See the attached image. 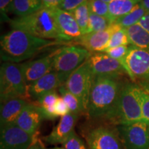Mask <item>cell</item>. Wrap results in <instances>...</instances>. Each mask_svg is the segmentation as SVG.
Here are the masks:
<instances>
[{
	"label": "cell",
	"instance_id": "8fae6325",
	"mask_svg": "<svg viewBox=\"0 0 149 149\" xmlns=\"http://www.w3.org/2000/svg\"><path fill=\"white\" fill-rule=\"evenodd\" d=\"M35 139L15 124L1 128L0 149H29Z\"/></svg>",
	"mask_w": 149,
	"mask_h": 149
},
{
	"label": "cell",
	"instance_id": "f546056e",
	"mask_svg": "<svg viewBox=\"0 0 149 149\" xmlns=\"http://www.w3.org/2000/svg\"><path fill=\"white\" fill-rule=\"evenodd\" d=\"M130 48V46H117V47L110 48V49L107 50V51L103 52V53H106L108 54L110 57L120 61L126 70L125 59L126 56L128 55V52H129Z\"/></svg>",
	"mask_w": 149,
	"mask_h": 149
},
{
	"label": "cell",
	"instance_id": "d4e9b609",
	"mask_svg": "<svg viewBox=\"0 0 149 149\" xmlns=\"http://www.w3.org/2000/svg\"><path fill=\"white\" fill-rule=\"evenodd\" d=\"M59 92L65 103L68 106L70 113L79 115L82 113H85L82 106L77 97L66 89L64 85H61L59 88Z\"/></svg>",
	"mask_w": 149,
	"mask_h": 149
},
{
	"label": "cell",
	"instance_id": "52a82bcc",
	"mask_svg": "<svg viewBox=\"0 0 149 149\" xmlns=\"http://www.w3.org/2000/svg\"><path fill=\"white\" fill-rule=\"evenodd\" d=\"M93 78L90 67L85 61L72 72L64 84L67 90L77 97L85 112H87Z\"/></svg>",
	"mask_w": 149,
	"mask_h": 149
},
{
	"label": "cell",
	"instance_id": "7a4b0ae2",
	"mask_svg": "<svg viewBox=\"0 0 149 149\" xmlns=\"http://www.w3.org/2000/svg\"><path fill=\"white\" fill-rule=\"evenodd\" d=\"M54 44L53 41L39 38L22 30L13 29L1 37V58L4 62H21Z\"/></svg>",
	"mask_w": 149,
	"mask_h": 149
},
{
	"label": "cell",
	"instance_id": "ffe728a7",
	"mask_svg": "<svg viewBox=\"0 0 149 149\" xmlns=\"http://www.w3.org/2000/svg\"><path fill=\"white\" fill-rule=\"evenodd\" d=\"M126 30L130 45L149 51V32L139 24L132 26Z\"/></svg>",
	"mask_w": 149,
	"mask_h": 149
},
{
	"label": "cell",
	"instance_id": "44dd1931",
	"mask_svg": "<svg viewBox=\"0 0 149 149\" xmlns=\"http://www.w3.org/2000/svg\"><path fill=\"white\" fill-rule=\"evenodd\" d=\"M141 0H113L109 3L110 20L113 23L133 9Z\"/></svg>",
	"mask_w": 149,
	"mask_h": 149
},
{
	"label": "cell",
	"instance_id": "836d02e7",
	"mask_svg": "<svg viewBox=\"0 0 149 149\" xmlns=\"http://www.w3.org/2000/svg\"><path fill=\"white\" fill-rule=\"evenodd\" d=\"M55 115L56 117H63L64 115L70 113L69 109H68V106L66 105V104L65 103L62 97L60 96L59 98L57 100V103L55 104Z\"/></svg>",
	"mask_w": 149,
	"mask_h": 149
},
{
	"label": "cell",
	"instance_id": "83f0119b",
	"mask_svg": "<svg viewBox=\"0 0 149 149\" xmlns=\"http://www.w3.org/2000/svg\"><path fill=\"white\" fill-rule=\"evenodd\" d=\"M129 44L130 41L126 30V29L122 28V29L117 30L112 35L105 51L110 48L120 46H129Z\"/></svg>",
	"mask_w": 149,
	"mask_h": 149
},
{
	"label": "cell",
	"instance_id": "30bf717a",
	"mask_svg": "<svg viewBox=\"0 0 149 149\" xmlns=\"http://www.w3.org/2000/svg\"><path fill=\"white\" fill-rule=\"evenodd\" d=\"M126 73L133 80L136 78L149 81V51L130 46L126 59Z\"/></svg>",
	"mask_w": 149,
	"mask_h": 149
},
{
	"label": "cell",
	"instance_id": "7402d4cb",
	"mask_svg": "<svg viewBox=\"0 0 149 149\" xmlns=\"http://www.w3.org/2000/svg\"><path fill=\"white\" fill-rule=\"evenodd\" d=\"M42 7L41 0H13L10 12L17 17H24L36 12Z\"/></svg>",
	"mask_w": 149,
	"mask_h": 149
},
{
	"label": "cell",
	"instance_id": "1f68e13d",
	"mask_svg": "<svg viewBox=\"0 0 149 149\" xmlns=\"http://www.w3.org/2000/svg\"><path fill=\"white\" fill-rule=\"evenodd\" d=\"M140 94L143 120L149 123V91L141 88Z\"/></svg>",
	"mask_w": 149,
	"mask_h": 149
},
{
	"label": "cell",
	"instance_id": "60d3db41",
	"mask_svg": "<svg viewBox=\"0 0 149 149\" xmlns=\"http://www.w3.org/2000/svg\"><path fill=\"white\" fill-rule=\"evenodd\" d=\"M102 1H104V2L107 3H109L110 2H111V1H113V0H102Z\"/></svg>",
	"mask_w": 149,
	"mask_h": 149
},
{
	"label": "cell",
	"instance_id": "cb8c5ba5",
	"mask_svg": "<svg viewBox=\"0 0 149 149\" xmlns=\"http://www.w3.org/2000/svg\"><path fill=\"white\" fill-rule=\"evenodd\" d=\"M148 12L145 10L141 3H139L130 12L117 18L113 23L117 24L124 29H127L138 24L141 19Z\"/></svg>",
	"mask_w": 149,
	"mask_h": 149
},
{
	"label": "cell",
	"instance_id": "d6986e66",
	"mask_svg": "<svg viewBox=\"0 0 149 149\" xmlns=\"http://www.w3.org/2000/svg\"><path fill=\"white\" fill-rule=\"evenodd\" d=\"M29 102L24 98H13L1 102L0 124L1 128L15 124L18 117Z\"/></svg>",
	"mask_w": 149,
	"mask_h": 149
},
{
	"label": "cell",
	"instance_id": "9a60e30c",
	"mask_svg": "<svg viewBox=\"0 0 149 149\" xmlns=\"http://www.w3.org/2000/svg\"><path fill=\"white\" fill-rule=\"evenodd\" d=\"M78 115L69 113L61 117L57 125L49 135L44 137V140L51 145L63 144L74 132V126Z\"/></svg>",
	"mask_w": 149,
	"mask_h": 149
},
{
	"label": "cell",
	"instance_id": "5b68a950",
	"mask_svg": "<svg viewBox=\"0 0 149 149\" xmlns=\"http://www.w3.org/2000/svg\"><path fill=\"white\" fill-rule=\"evenodd\" d=\"M28 95V86L22 73L21 64L4 62L0 68L1 102Z\"/></svg>",
	"mask_w": 149,
	"mask_h": 149
},
{
	"label": "cell",
	"instance_id": "4fadbf2b",
	"mask_svg": "<svg viewBox=\"0 0 149 149\" xmlns=\"http://www.w3.org/2000/svg\"><path fill=\"white\" fill-rule=\"evenodd\" d=\"M120 29L122 27L113 23L107 29L103 31L87 33L83 35L76 41L90 53L104 52L112 35Z\"/></svg>",
	"mask_w": 149,
	"mask_h": 149
},
{
	"label": "cell",
	"instance_id": "603a6c76",
	"mask_svg": "<svg viewBox=\"0 0 149 149\" xmlns=\"http://www.w3.org/2000/svg\"><path fill=\"white\" fill-rule=\"evenodd\" d=\"M56 91H51L44 95L37 100L38 106L42 110L44 119L47 120H54L56 118L55 115V104L59 98Z\"/></svg>",
	"mask_w": 149,
	"mask_h": 149
},
{
	"label": "cell",
	"instance_id": "4316f807",
	"mask_svg": "<svg viewBox=\"0 0 149 149\" xmlns=\"http://www.w3.org/2000/svg\"><path fill=\"white\" fill-rule=\"evenodd\" d=\"M113 23L109 19L90 13L87 33L103 31L104 30L107 29Z\"/></svg>",
	"mask_w": 149,
	"mask_h": 149
},
{
	"label": "cell",
	"instance_id": "7c38bea8",
	"mask_svg": "<svg viewBox=\"0 0 149 149\" xmlns=\"http://www.w3.org/2000/svg\"><path fill=\"white\" fill-rule=\"evenodd\" d=\"M86 139L89 149H122L115 131L105 126L90 130Z\"/></svg>",
	"mask_w": 149,
	"mask_h": 149
},
{
	"label": "cell",
	"instance_id": "e575fe53",
	"mask_svg": "<svg viewBox=\"0 0 149 149\" xmlns=\"http://www.w3.org/2000/svg\"><path fill=\"white\" fill-rule=\"evenodd\" d=\"M12 3L13 0H0V10L1 16L3 17V20L8 19L6 13L11 10Z\"/></svg>",
	"mask_w": 149,
	"mask_h": 149
},
{
	"label": "cell",
	"instance_id": "8d00e7d4",
	"mask_svg": "<svg viewBox=\"0 0 149 149\" xmlns=\"http://www.w3.org/2000/svg\"><path fill=\"white\" fill-rule=\"evenodd\" d=\"M137 24L149 32V13L145 15Z\"/></svg>",
	"mask_w": 149,
	"mask_h": 149
},
{
	"label": "cell",
	"instance_id": "484cf974",
	"mask_svg": "<svg viewBox=\"0 0 149 149\" xmlns=\"http://www.w3.org/2000/svg\"><path fill=\"white\" fill-rule=\"evenodd\" d=\"M71 13L73 15L76 22L79 26L81 32L83 35L88 32L89 17H90V10H89L88 2L86 1L79 6H78Z\"/></svg>",
	"mask_w": 149,
	"mask_h": 149
},
{
	"label": "cell",
	"instance_id": "277c9868",
	"mask_svg": "<svg viewBox=\"0 0 149 149\" xmlns=\"http://www.w3.org/2000/svg\"><path fill=\"white\" fill-rule=\"evenodd\" d=\"M140 91V87L133 84L123 86L110 122L117 125H124L144 121Z\"/></svg>",
	"mask_w": 149,
	"mask_h": 149
},
{
	"label": "cell",
	"instance_id": "2e32d148",
	"mask_svg": "<svg viewBox=\"0 0 149 149\" xmlns=\"http://www.w3.org/2000/svg\"><path fill=\"white\" fill-rule=\"evenodd\" d=\"M43 120L44 117L40 107L28 104L18 117L15 124L29 135L35 136Z\"/></svg>",
	"mask_w": 149,
	"mask_h": 149
},
{
	"label": "cell",
	"instance_id": "d6a6232c",
	"mask_svg": "<svg viewBox=\"0 0 149 149\" xmlns=\"http://www.w3.org/2000/svg\"><path fill=\"white\" fill-rule=\"evenodd\" d=\"M88 1V0H64L58 8L67 12L72 13L78 6Z\"/></svg>",
	"mask_w": 149,
	"mask_h": 149
},
{
	"label": "cell",
	"instance_id": "f1b7e54d",
	"mask_svg": "<svg viewBox=\"0 0 149 149\" xmlns=\"http://www.w3.org/2000/svg\"><path fill=\"white\" fill-rule=\"evenodd\" d=\"M88 2L90 13L110 19L109 3L102 0H88Z\"/></svg>",
	"mask_w": 149,
	"mask_h": 149
},
{
	"label": "cell",
	"instance_id": "f35d334b",
	"mask_svg": "<svg viewBox=\"0 0 149 149\" xmlns=\"http://www.w3.org/2000/svg\"><path fill=\"white\" fill-rule=\"evenodd\" d=\"M141 4L144 7L145 10L149 13V0H141Z\"/></svg>",
	"mask_w": 149,
	"mask_h": 149
},
{
	"label": "cell",
	"instance_id": "d590c367",
	"mask_svg": "<svg viewBox=\"0 0 149 149\" xmlns=\"http://www.w3.org/2000/svg\"><path fill=\"white\" fill-rule=\"evenodd\" d=\"M42 6L46 8H58L64 0H41Z\"/></svg>",
	"mask_w": 149,
	"mask_h": 149
},
{
	"label": "cell",
	"instance_id": "ac0fdd59",
	"mask_svg": "<svg viewBox=\"0 0 149 149\" xmlns=\"http://www.w3.org/2000/svg\"><path fill=\"white\" fill-rule=\"evenodd\" d=\"M61 85L57 73L51 70L28 87V96L37 101L44 95L56 91Z\"/></svg>",
	"mask_w": 149,
	"mask_h": 149
},
{
	"label": "cell",
	"instance_id": "ab89813d",
	"mask_svg": "<svg viewBox=\"0 0 149 149\" xmlns=\"http://www.w3.org/2000/svg\"><path fill=\"white\" fill-rule=\"evenodd\" d=\"M48 149H65L64 147H54V148H48Z\"/></svg>",
	"mask_w": 149,
	"mask_h": 149
},
{
	"label": "cell",
	"instance_id": "5bb4252c",
	"mask_svg": "<svg viewBox=\"0 0 149 149\" xmlns=\"http://www.w3.org/2000/svg\"><path fill=\"white\" fill-rule=\"evenodd\" d=\"M53 56L54 53L21 64L22 73L28 87L53 70Z\"/></svg>",
	"mask_w": 149,
	"mask_h": 149
},
{
	"label": "cell",
	"instance_id": "6da1fadb",
	"mask_svg": "<svg viewBox=\"0 0 149 149\" xmlns=\"http://www.w3.org/2000/svg\"><path fill=\"white\" fill-rule=\"evenodd\" d=\"M117 77L93 76L87 113L91 118L110 120L116 108L123 86Z\"/></svg>",
	"mask_w": 149,
	"mask_h": 149
},
{
	"label": "cell",
	"instance_id": "3957f363",
	"mask_svg": "<svg viewBox=\"0 0 149 149\" xmlns=\"http://www.w3.org/2000/svg\"><path fill=\"white\" fill-rule=\"evenodd\" d=\"M9 24L13 29L22 30L39 38L57 42L67 41L57 26L52 8L42 6L29 15L9 20Z\"/></svg>",
	"mask_w": 149,
	"mask_h": 149
},
{
	"label": "cell",
	"instance_id": "74e56055",
	"mask_svg": "<svg viewBox=\"0 0 149 149\" xmlns=\"http://www.w3.org/2000/svg\"><path fill=\"white\" fill-rule=\"evenodd\" d=\"M29 149H45L42 142L40 141V139H34L33 144L30 146Z\"/></svg>",
	"mask_w": 149,
	"mask_h": 149
},
{
	"label": "cell",
	"instance_id": "ba28073f",
	"mask_svg": "<svg viewBox=\"0 0 149 149\" xmlns=\"http://www.w3.org/2000/svg\"><path fill=\"white\" fill-rule=\"evenodd\" d=\"M126 149H149V123L145 121L117 127Z\"/></svg>",
	"mask_w": 149,
	"mask_h": 149
},
{
	"label": "cell",
	"instance_id": "8992f818",
	"mask_svg": "<svg viewBox=\"0 0 149 149\" xmlns=\"http://www.w3.org/2000/svg\"><path fill=\"white\" fill-rule=\"evenodd\" d=\"M90 55V52L86 48L77 46H66L54 53L53 70L57 73L61 84H64Z\"/></svg>",
	"mask_w": 149,
	"mask_h": 149
},
{
	"label": "cell",
	"instance_id": "4dcf8cb0",
	"mask_svg": "<svg viewBox=\"0 0 149 149\" xmlns=\"http://www.w3.org/2000/svg\"><path fill=\"white\" fill-rule=\"evenodd\" d=\"M62 146L65 149H87L82 139L76 134L75 132L68 137Z\"/></svg>",
	"mask_w": 149,
	"mask_h": 149
},
{
	"label": "cell",
	"instance_id": "9c48e42d",
	"mask_svg": "<svg viewBox=\"0 0 149 149\" xmlns=\"http://www.w3.org/2000/svg\"><path fill=\"white\" fill-rule=\"evenodd\" d=\"M93 76H109L117 77L121 74L126 72L122 63L113 59L106 53H91L86 59Z\"/></svg>",
	"mask_w": 149,
	"mask_h": 149
},
{
	"label": "cell",
	"instance_id": "e0dca14e",
	"mask_svg": "<svg viewBox=\"0 0 149 149\" xmlns=\"http://www.w3.org/2000/svg\"><path fill=\"white\" fill-rule=\"evenodd\" d=\"M52 9L57 26L67 41L77 40L82 36L81 30L71 13L59 8Z\"/></svg>",
	"mask_w": 149,
	"mask_h": 149
}]
</instances>
